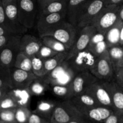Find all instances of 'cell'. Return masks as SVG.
<instances>
[{"label": "cell", "instance_id": "cell-1", "mask_svg": "<svg viewBox=\"0 0 123 123\" xmlns=\"http://www.w3.org/2000/svg\"><path fill=\"white\" fill-rule=\"evenodd\" d=\"M79 31V30L76 26L65 20L47 31L43 36H51L55 37L69 50L75 42Z\"/></svg>", "mask_w": 123, "mask_h": 123}, {"label": "cell", "instance_id": "cell-2", "mask_svg": "<svg viewBox=\"0 0 123 123\" xmlns=\"http://www.w3.org/2000/svg\"><path fill=\"white\" fill-rule=\"evenodd\" d=\"M119 7L118 5H106L93 20L91 25L94 26L97 31L105 34L119 19Z\"/></svg>", "mask_w": 123, "mask_h": 123}, {"label": "cell", "instance_id": "cell-3", "mask_svg": "<svg viewBox=\"0 0 123 123\" xmlns=\"http://www.w3.org/2000/svg\"><path fill=\"white\" fill-rule=\"evenodd\" d=\"M106 6L105 0H90L81 7L77 18V27L81 28L91 25L93 20Z\"/></svg>", "mask_w": 123, "mask_h": 123}, {"label": "cell", "instance_id": "cell-4", "mask_svg": "<svg viewBox=\"0 0 123 123\" xmlns=\"http://www.w3.org/2000/svg\"><path fill=\"white\" fill-rule=\"evenodd\" d=\"M81 117L82 115L71 100H65L57 103L50 122L51 123H67Z\"/></svg>", "mask_w": 123, "mask_h": 123}, {"label": "cell", "instance_id": "cell-5", "mask_svg": "<svg viewBox=\"0 0 123 123\" xmlns=\"http://www.w3.org/2000/svg\"><path fill=\"white\" fill-rule=\"evenodd\" d=\"M18 5L22 24L27 29L35 27L38 13L36 0H18Z\"/></svg>", "mask_w": 123, "mask_h": 123}, {"label": "cell", "instance_id": "cell-6", "mask_svg": "<svg viewBox=\"0 0 123 123\" xmlns=\"http://www.w3.org/2000/svg\"><path fill=\"white\" fill-rule=\"evenodd\" d=\"M98 80L103 81H111L114 80L115 68L106 53L97 57L94 67L90 70Z\"/></svg>", "mask_w": 123, "mask_h": 123}, {"label": "cell", "instance_id": "cell-7", "mask_svg": "<svg viewBox=\"0 0 123 123\" xmlns=\"http://www.w3.org/2000/svg\"><path fill=\"white\" fill-rule=\"evenodd\" d=\"M96 60L97 57L94 54L87 49H85L66 61L68 62L69 68L77 74L80 72L90 71Z\"/></svg>", "mask_w": 123, "mask_h": 123}, {"label": "cell", "instance_id": "cell-8", "mask_svg": "<svg viewBox=\"0 0 123 123\" xmlns=\"http://www.w3.org/2000/svg\"><path fill=\"white\" fill-rule=\"evenodd\" d=\"M21 36L20 35L14 36L0 51V65L10 69L13 68L16 57L20 52Z\"/></svg>", "mask_w": 123, "mask_h": 123}, {"label": "cell", "instance_id": "cell-9", "mask_svg": "<svg viewBox=\"0 0 123 123\" xmlns=\"http://www.w3.org/2000/svg\"><path fill=\"white\" fill-rule=\"evenodd\" d=\"M65 20H67V12L55 13L48 15L37 13L36 27L39 37L43 36L47 31Z\"/></svg>", "mask_w": 123, "mask_h": 123}, {"label": "cell", "instance_id": "cell-10", "mask_svg": "<svg viewBox=\"0 0 123 123\" xmlns=\"http://www.w3.org/2000/svg\"><path fill=\"white\" fill-rule=\"evenodd\" d=\"M97 31L93 25H89L79 30L77 38L73 45L71 47L66 60L70 59L79 52L86 49L92 36Z\"/></svg>", "mask_w": 123, "mask_h": 123}, {"label": "cell", "instance_id": "cell-11", "mask_svg": "<svg viewBox=\"0 0 123 123\" xmlns=\"http://www.w3.org/2000/svg\"><path fill=\"white\" fill-rule=\"evenodd\" d=\"M6 15L12 25L19 35H23L28 30L21 22L19 15L18 0H1Z\"/></svg>", "mask_w": 123, "mask_h": 123}, {"label": "cell", "instance_id": "cell-12", "mask_svg": "<svg viewBox=\"0 0 123 123\" xmlns=\"http://www.w3.org/2000/svg\"><path fill=\"white\" fill-rule=\"evenodd\" d=\"M98 80L89 71L80 72L75 74L71 81L73 97L85 93L87 89Z\"/></svg>", "mask_w": 123, "mask_h": 123}, {"label": "cell", "instance_id": "cell-13", "mask_svg": "<svg viewBox=\"0 0 123 123\" xmlns=\"http://www.w3.org/2000/svg\"><path fill=\"white\" fill-rule=\"evenodd\" d=\"M86 93L89 94L96 100L100 106L109 107L114 111L109 93L104 86L102 81L98 80L92 84L87 89Z\"/></svg>", "mask_w": 123, "mask_h": 123}, {"label": "cell", "instance_id": "cell-14", "mask_svg": "<svg viewBox=\"0 0 123 123\" xmlns=\"http://www.w3.org/2000/svg\"><path fill=\"white\" fill-rule=\"evenodd\" d=\"M10 71L13 88L28 89L31 83L37 77L32 72L25 71L15 67Z\"/></svg>", "mask_w": 123, "mask_h": 123}, {"label": "cell", "instance_id": "cell-15", "mask_svg": "<svg viewBox=\"0 0 123 123\" xmlns=\"http://www.w3.org/2000/svg\"><path fill=\"white\" fill-rule=\"evenodd\" d=\"M42 45L41 39L29 34H25L21 36L20 39L19 51L27 56L31 57L36 55Z\"/></svg>", "mask_w": 123, "mask_h": 123}, {"label": "cell", "instance_id": "cell-16", "mask_svg": "<svg viewBox=\"0 0 123 123\" xmlns=\"http://www.w3.org/2000/svg\"><path fill=\"white\" fill-rule=\"evenodd\" d=\"M113 112L114 111L112 109L100 106L86 110L83 112L81 115L87 122L103 123Z\"/></svg>", "mask_w": 123, "mask_h": 123}, {"label": "cell", "instance_id": "cell-17", "mask_svg": "<svg viewBox=\"0 0 123 123\" xmlns=\"http://www.w3.org/2000/svg\"><path fill=\"white\" fill-rule=\"evenodd\" d=\"M102 81L109 93L114 111L123 114V91L114 80Z\"/></svg>", "mask_w": 123, "mask_h": 123}, {"label": "cell", "instance_id": "cell-18", "mask_svg": "<svg viewBox=\"0 0 123 123\" xmlns=\"http://www.w3.org/2000/svg\"><path fill=\"white\" fill-rule=\"evenodd\" d=\"M86 49L90 51L97 57L107 53L108 47L105 34L97 31L92 36Z\"/></svg>", "mask_w": 123, "mask_h": 123}, {"label": "cell", "instance_id": "cell-19", "mask_svg": "<svg viewBox=\"0 0 123 123\" xmlns=\"http://www.w3.org/2000/svg\"><path fill=\"white\" fill-rule=\"evenodd\" d=\"M71 100L81 113L86 110L100 106L96 100L86 92L74 97Z\"/></svg>", "mask_w": 123, "mask_h": 123}, {"label": "cell", "instance_id": "cell-20", "mask_svg": "<svg viewBox=\"0 0 123 123\" xmlns=\"http://www.w3.org/2000/svg\"><path fill=\"white\" fill-rule=\"evenodd\" d=\"M12 98L18 107H30L31 94L28 89L19 88H12L7 93Z\"/></svg>", "mask_w": 123, "mask_h": 123}, {"label": "cell", "instance_id": "cell-21", "mask_svg": "<svg viewBox=\"0 0 123 123\" xmlns=\"http://www.w3.org/2000/svg\"><path fill=\"white\" fill-rule=\"evenodd\" d=\"M57 104V103L52 100H42L37 104L32 112L50 121Z\"/></svg>", "mask_w": 123, "mask_h": 123}, {"label": "cell", "instance_id": "cell-22", "mask_svg": "<svg viewBox=\"0 0 123 123\" xmlns=\"http://www.w3.org/2000/svg\"><path fill=\"white\" fill-rule=\"evenodd\" d=\"M90 0H68L67 6V21L77 27V18L80 9Z\"/></svg>", "mask_w": 123, "mask_h": 123}, {"label": "cell", "instance_id": "cell-23", "mask_svg": "<svg viewBox=\"0 0 123 123\" xmlns=\"http://www.w3.org/2000/svg\"><path fill=\"white\" fill-rule=\"evenodd\" d=\"M123 25V22L120 19L118 20L115 25L107 31L105 34L108 48L115 45H119V37H120V30Z\"/></svg>", "mask_w": 123, "mask_h": 123}, {"label": "cell", "instance_id": "cell-24", "mask_svg": "<svg viewBox=\"0 0 123 123\" xmlns=\"http://www.w3.org/2000/svg\"><path fill=\"white\" fill-rule=\"evenodd\" d=\"M68 0H57L50 3L43 9L39 10L38 13L41 15H48L55 13L67 12Z\"/></svg>", "mask_w": 123, "mask_h": 123}, {"label": "cell", "instance_id": "cell-25", "mask_svg": "<svg viewBox=\"0 0 123 123\" xmlns=\"http://www.w3.org/2000/svg\"><path fill=\"white\" fill-rule=\"evenodd\" d=\"M50 85L43 77H37L30 85L28 90L31 95L41 96L44 94Z\"/></svg>", "mask_w": 123, "mask_h": 123}, {"label": "cell", "instance_id": "cell-26", "mask_svg": "<svg viewBox=\"0 0 123 123\" xmlns=\"http://www.w3.org/2000/svg\"><path fill=\"white\" fill-rule=\"evenodd\" d=\"M68 53H58L54 56L44 60V68L46 74L51 73L52 71L59 67L65 61Z\"/></svg>", "mask_w": 123, "mask_h": 123}, {"label": "cell", "instance_id": "cell-27", "mask_svg": "<svg viewBox=\"0 0 123 123\" xmlns=\"http://www.w3.org/2000/svg\"><path fill=\"white\" fill-rule=\"evenodd\" d=\"M42 44L57 53H68L69 49L59 41L51 36H45L40 37Z\"/></svg>", "mask_w": 123, "mask_h": 123}, {"label": "cell", "instance_id": "cell-28", "mask_svg": "<svg viewBox=\"0 0 123 123\" xmlns=\"http://www.w3.org/2000/svg\"><path fill=\"white\" fill-rule=\"evenodd\" d=\"M52 92L56 96L63 98L64 100H70L73 97L71 82L66 85H50Z\"/></svg>", "mask_w": 123, "mask_h": 123}, {"label": "cell", "instance_id": "cell-29", "mask_svg": "<svg viewBox=\"0 0 123 123\" xmlns=\"http://www.w3.org/2000/svg\"><path fill=\"white\" fill-rule=\"evenodd\" d=\"M107 53L110 60L115 69L123 59V46L115 45L109 47L107 49Z\"/></svg>", "mask_w": 123, "mask_h": 123}, {"label": "cell", "instance_id": "cell-30", "mask_svg": "<svg viewBox=\"0 0 123 123\" xmlns=\"http://www.w3.org/2000/svg\"><path fill=\"white\" fill-rule=\"evenodd\" d=\"M14 67L25 71L32 72L31 58L19 52L15 60Z\"/></svg>", "mask_w": 123, "mask_h": 123}, {"label": "cell", "instance_id": "cell-31", "mask_svg": "<svg viewBox=\"0 0 123 123\" xmlns=\"http://www.w3.org/2000/svg\"><path fill=\"white\" fill-rule=\"evenodd\" d=\"M31 65H32V72L37 77H43L45 75L44 68V60L40 59L36 55L31 57Z\"/></svg>", "mask_w": 123, "mask_h": 123}, {"label": "cell", "instance_id": "cell-32", "mask_svg": "<svg viewBox=\"0 0 123 123\" xmlns=\"http://www.w3.org/2000/svg\"><path fill=\"white\" fill-rule=\"evenodd\" d=\"M32 113L30 107H19L16 108L15 112V120L17 123H27Z\"/></svg>", "mask_w": 123, "mask_h": 123}, {"label": "cell", "instance_id": "cell-33", "mask_svg": "<svg viewBox=\"0 0 123 123\" xmlns=\"http://www.w3.org/2000/svg\"><path fill=\"white\" fill-rule=\"evenodd\" d=\"M13 87L10 69L0 65V87Z\"/></svg>", "mask_w": 123, "mask_h": 123}, {"label": "cell", "instance_id": "cell-34", "mask_svg": "<svg viewBox=\"0 0 123 123\" xmlns=\"http://www.w3.org/2000/svg\"><path fill=\"white\" fill-rule=\"evenodd\" d=\"M57 53V52L53 50L51 48H49L44 45H42L36 55L43 60H45L54 56Z\"/></svg>", "mask_w": 123, "mask_h": 123}, {"label": "cell", "instance_id": "cell-35", "mask_svg": "<svg viewBox=\"0 0 123 123\" xmlns=\"http://www.w3.org/2000/svg\"><path fill=\"white\" fill-rule=\"evenodd\" d=\"M0 25L3 26V27H6V28H8L10 30L15 32V33L18 34V35H19L17 32V31L15 30V28L8 21L7 18L6 17V15L5 11H4V7H3L1 0H0Z\"/></svg>", "mask_w": 123, "mask_h": 123}, {"label": "cell", "instance_id": "cell-36", "mask_svg": "<svg viewBox=\"0 0 123 123\" xmlns=\"http://www.w3.org/2000/svg\"><path fill=\"white\" fill-rule=\"evenodd\" d=\"M16 109H0V121L4 122H15V112Z\"/></svg>", "mask_w": 123, "mask_h": 123}, {"label": "cell", "instance_id": "cell-37", "mask_svg": "<svg viewBox=\"0 0 123 123\" xmlns=\"http://www.w3.org/2000/svg\"><path fill=\"white\" fill-rule=\"evenodd\" d=\"M114 80L118 86L123 89V68H117L115 69Z\"/></svg>", "mask_w": 123, "mask_h": 123}, {"label": "cell", "instance_id": "cell-38", "mask_svg": "<svg viewBox=\"0 0 123 123\" xmlns=\"http://www.w3.org/2000/svg\"><path fill=\"white\" fill-rule=\"evenodd\" d=\"M123 113H119L114 111L105 121L103 123H119L121 121L122 117H123Z\"/></svg>", "mask_w": 123, "mask_h": 123}, {"label": "cell", "instance_id": "cell-39", "mask_svg": "<svg viewBox=\"0 0 123 123\" xmlns=\"http://www.w3.org/2000/svg\"><path fill=\"white\" fill-rule=\"evenodd\" d=\"M27 123H51V122L45 118L32 112Z\"/></svg>", "mask_w": 123, "mask_h": 123}, {"label": "cell", "instance_id": "cell-40", "mask_svg": "<svg viewBox=\"0 0 123 123\" xmlns=\"http://www.w3.org/2000/svg\"><path fill=\"white\" fill-rule=\"evenodd\" d=\"M15 35L12 36H0V51L10 41V40Z\"/></svg>", "mask_w": 123, "mask_h": 123}, {"label": "cell", "instance_id": "cell-41", "mask_svg": "<svg viewBox=\"0 0 123 123\" xmlns=\"http://www.w3.org/2000/svg\"><path fill=\"white\" fill-rule=\"evenodd\" d=\"M18 34L15 33L12 31L10 30L8 28L0 25V36H12V35H17Z\"/></svg>", "mask_w": 123, "mask_h": 123}, {"label": "cell", "instance_id": "cell-42", "mask_svg": "<svg viewBox=\"0 0 123 123\" xmlns=\"http://www.w3.org/2000/svg\"><path fill=\"white\" fill-rule=\"evenodd\" d=\"M11 89H12V87H7V86L0 87V101L7 95Z\"/></svg>", "mask_w": 123, "mask_h": 123}, {"label": "cell", "instance_id": "cell-43", "mask_svg": "<svg viewBox=\"0 0 123 123\" xmlns=\"http://www.w3.org/2000/svg\"><path fill=\"white\" fill-rule=\"evenodd\" d=\"M55 1H57V0H37V4L39 6V10H42L50 3Z\"/></svg>", "mask_w": 123, "mask_h": 123}, {"label": "cell", "instance_id": "cell-44", "mask_svg": "<svg viewBox=\"0 0 123 123\" xmlns=\"http://www.w3.org/2000/svg\"><path fill=\"white\" fill-rule=\"evenodd\" d=\"M106 5L120 6L123 3V0H105Z\"/></svg>", "mask_w": 123, "mask_h": 123}, {"label": "cell", "instance_id": "cell-45", "mask_svg": "<svg viewBox=\"0 0 123 123\" xmlns=\"http://www.w3.org/2000/svg\"><path fill=\"white\" fill-rule=\"evenodd\" d=\"M67 123H87V121L83 117L76 118Z\"/></svg>", "mask_w": 123, "mask_h": 123}, {"label": "cell", "instance_id": "cell-46", "mask_svg": "<svg viewBox=\"0 0 123 123\" xmlns=\"http://www.w3.org/2000/svg\"><path fill=\"white\" fill-rule=\"evenodd\" d=\"M118 15H119V19L123 22V4L119 6V10H118Z\"/></svg>", "mask_w": 123, "mask_h": 123}, {"label": "cell", "instance_id": "cell-47", "mask_svg": "<svg viewBox=\"0 0 123 123\" xmlns=\"http://www.w3.org/2000/svg\"><path fill=\"white\" fill-rule=\"evenodd\" d=\"M119 45L121 46L123 45V25L120 30V37H119Z\"/></svg>", "mask_w": 123, "mask_h": 123}, {"label": "cell", "instance_id": "cell-48", "mask_svg": "<svg viewBox=\"0 0 123 123\" xmlns=\"http://www.w3.org/2000/svg\"><path fill=\"white\" fill-rule=\"evenodd\" d=\"M0 123H15V122H4V121H0Z\"/></svg>", "mask_w": 123, "mask_h": 123}, {"label": "cell", "instance_id": "cell-49", "mask_svg": "<svg viewBox=\"0 0 123 123\" xmlns=\"http://www.w3.org/2000/svg\"><path fill=\"white\" fill-rule=\"evenodd\" d=\"M119 123H123V117H122L121 119V121Z\"/></svg>", "mask_w": 123, "mask_h": 123}, {"label": "cell", "instance_id": "cell-50", "mask_svg": "<svg viewBox=\"0 0 123 123\" xmlns=\"http://www.w3.org/2000/svg\"><path fill=\"white\" fill-rule=\"evenodd\" d=\"M87 123H90V122H87Z\"/></svg>", "mask_w": 123, "mask_h": 123}, {"label": "cell", "instance_id": "cell-51", "mask_svg": "<svg viewBox=\"0 0 123 123\" xmlns=\"http://www.w3.org/2000/svg\"><path fill=\"white\" fill-rule=\"evenodd\" d=\"M122 90H123V89H122Z\"/></svg>", "mask_w": 123, "mask_h": 123}, {"label": "cell", "instance_id": "cell-52", "mask_svg": "<svg viewBox=\"0 0 123 123\" xmlns=\"http://www.w3.org/2000/svg\"></svg>", "mask_w": 123, "mask_h": 123}, {"label": "cell", "instance_id": "cell-53", "mask_svg": "<svg viewBox=\"0 0 123 123\" xmlns=\"http://www.w3.org/2000/svg\"></svg>", "mask_w": 123, "mask_h": 123}]
</instances>
